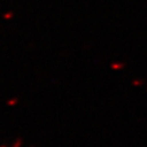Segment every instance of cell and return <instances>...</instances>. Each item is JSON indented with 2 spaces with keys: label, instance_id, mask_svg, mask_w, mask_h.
<instances>
[{
  "label": "cell",
  "instance_id": "6da1fadb",
  "mask_svg": "<svg viewBox=\"0 0 147 147\" xmlns=\"http://www.w3.org/2000/svg\"><path fill=\"white\" fill-rule=\"evenodd\" d=\"M21 146H22V140L18 138L16 142H14V144H13L11 147H21Z\"/></svg>",
  "mask_w": 147,
  "mask_h": 147
},
{
  "label": "cell",
  "instance_id": "7a4b0ae2",
  "mask_svg": "<svg viewBox=\"0 0 147 147\" xmlns=\"http://www.w3.org/2000/svg\"><path fill=\"white\" fill-rule=\"evenodd\" d=\"M0 147H5V145H1V146H0Z\"/></svg>",
  "mask_w": 147,
  "mask_h": 147
}]
</instances>
